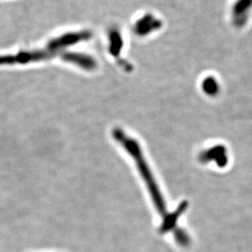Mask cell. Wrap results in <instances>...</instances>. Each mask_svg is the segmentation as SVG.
I'll list each match as a JSON object with an SVG mask.
<instances>
[{"instance_id": "6da1fadb", "label": "cell", "mask_w": 252, "mask_h": 252, "mask_svg": "<svg viewBox=\"0 0 252 252\" xmlns=\"http://www.w3.org/2000/svg\"><path fill=\"white\" fill-rule=\"evenodd\" d=\"M113 137L134 159L137 168L139 170L143 180L145 181L148 191L150 192L156 208L158 209L161 216L165 217L167 215L166 205L161 196L160 189L156 183L155 179L153 177V173L151 172L150 168L143 158L140 146L138 145L135 139L128 137L121 128H115L113 130Z\"/></svg>"}, {"instance_id": "7a4b0ae2", "label": "cell", "mask_w": 252, "mask_h": 252, "mask_svg": "<svg viewBox=\"0 0 252 252\" xmlns=\"http://www.w3.org/2000/svg\"><path fill=\"white\" fill-rule=\"evenodd\" d=\"M199 160L204 164L215 161L220 167H224L228 161L227 149L224 146H215L201 153L199 156Z\"/></svg>"}, {"instance_id": "3957f363", "label": "cell", "mask_w": 252, "mask_h": 252, "mask_svg": "<svg viewBox=\"0 0 252 252\" xmlns=\"http://www.w3.org/2000/svg\"><path fill=\"white\" fill-rule=\"evenodd\" d=\"M252 7V0H237L233 7V19L237 27L244 25L248 17V12Z\"/></svg>"}, {"instance_id": "277c9868", "label": "cell", "mask_w": 252, "mask_h": 252, "mask_svg": "<svg viewBox=\"0 0 252 252\" xmlns=\"http://www.w3.org/2000/svg\"><path fill=\"white\" fill-rule=\"evenodd\" d=\"M187 208L188 202L187 201H184V202L180 204L179 207L173 213L167 214L164 217L162 224L160 226V233H167L169 231L174 229L175 228V225H176V223H177L178 219L180 218V216L186 211Z\"/></svg>"}, {"instance_id": "5b68a950", "label": "cell", "mask_w": 252, "mask_h": 252, "mask_svg": "<svg viewBox=\"0 0 252 252\" xmlns=\"http://www.w3.org/2000/svg\"><path fill=\"white\" fill-rule=\"evenodd\" d=\"M202 90L206 94L215 96L218 94L220 86L216 79H214L213 77H208L205 79L202 83Z\"/></svg>"}, {"instance_id": "8992f818", "label": "cell", "mask_w": 252, "mask_h": 252, "mask_svg": "<svg viewBox=\"0 0 252 252\" xmlns=\"http://www.w3.org/2000/svg\"><path fill=\"white\" fill-rule=\"evenodd\" d=\"M175 240L177 241V243L183 247H186L190 243V238L188 236L187 233H185L183 229H176L175 232Z\"/></svg>"}]
</instances>
